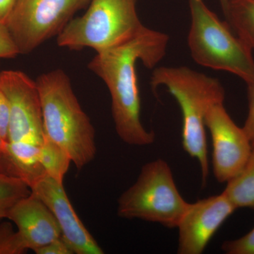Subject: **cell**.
I'll return each mask as SVG.
<instances>
[{
	"mask_svg": "<svg viewBox=\"0 0 254 254\" xmlns=\"http://www.w3.org/2000/svg\"><path fill=\"white\" fill-rule=\"evenodd\" d=\"M169 36L143 27L120 46L96 53L88 68L101 78L111 96L112 115L117 133L127 144L145 146L154 143V132L148 131L141 120V98L136 64L155 68L166 54Z\"/></svg>",
	"mask_w": 254,
	"mask_h": 254,
	"instance_id": "1",
	"label": "cell"
},
{
	"mask_svg": "<svg viewBox=\"0 0 254 254\" xmlns=\"http://www.w3.org/2000/svg\"><path fill=\"white\" fill-rule=\"evenodd\" d=\"M45 135L67 152L77 170L94 160L95 130L77 99L69 77L55 69L36 80Z\"/></svg>",
	"mask_w": 254,
	"mask_h": 254,
	"instance_id": "2",
	"label": "cell"
},
{
	"mask_svg": "<svg viewBox=\"0 0 254 254\" xmlns=\"http://www.w3.org/2000/svg\"><path fill=\"white\" fill-rule=\"evenodd\" d=\"M154 91L165 86L177 100L182 115V145L199 163L203 187L209 175L205 116L209 108L224 103L225 91L220 82L185 66H160L152 73Z\"/></svg>",
	"mask_w": 254,
	"mask_h": 254,
	"instance_id": "3",
	"label": "cell"
},
{
	"mask_svg": "<svg viewBox=\"0 0 254 254\" xmlns=\"http://www.w3.org/2000/svg\"><path fill=\"white\" fill-rule=\"evenodd\" d=\"M189 4L188 46L193 60L205 67L233 73L245 83L250 81L254 75L253 50L203 0H189Z\"/></svg>",
	"mask_w": 254,
	"mask_h": 254,
	"instance_id": "4",
	"label": "cell"
},
{
	"mask_svg": "<svg viewBox=\"0 0 254 254\" xmlns=\"http://www.w3.org/2000/svg\"><path fill=\"white\" fill-rule=\"evenodd\" d=\"M90 1L86 13L71 18L57 36L58 46L101 53L131 39L145 26L137 13V0Z\"/></svg>",
	"mask_w": 254,
	"mask_h": 254,
	"instance_id": "5",
	"label": "cell"
},
{
	"mask_svg": "<svg viewBox=\"0 0 254 254\" xmlns=\"http://www.w3.org/2000/svg\"><path fill=\"white\" fill-rule=\"evenodd\" d=\"M118 215L125 219H140L177 227L190 203L184 199L168 164L162 160L142 167L134 184L120 195Z\"/></svg>",
	"mask_w": 254,
	"mask_h": 254,
	"instance_id": "6",
	"label": "cell"
},
{
	"mask_svg": "<svg viewBox=\"0 0 254 254\" xmlns=\"http://www.w3.org/2000/svg\"><path fill=\"white\" fill-rule=\"evenodd\" d=\"M90 0H16L6 25L20 54H29L63 31Z\"/></svg>",
	"mask_w": 254,
	"mask_h": 254,
	"instance_id": "7",
	"label": "cell"
},
{
	"mask_svg": "<svg viewBox=\"0 0 254 254\" xmlns=\"http://www.w3.org/2000/svg\"><path fill=\"white\" fill-rule=\"evenodd\" d=\"M0 88L10 105L6 145L41 146L45 132L36 81L19 70H4L0 71Z\"/></svg>",
	"mask_w": 254,
	"mask_h": 254,
	"instance_id": "8",
	"label": "cell"
},
{
	"mask_svg": "<svg viewBox=\"0 0 254 254\" xmlns=\"http://www.w3.org/2000/svg\"><path fill=\"white\" fill-rule=\"evenodd\" d=\"M205 123L211 136L214 176L220 183H227L243 170L253 148L245 130L233 121L224 103L209 108Z\"/></svg>",
	"mask_w": 254,
	"mask_h": 254,
	"instance_id": "9",
	"label": "cell"
},
{
	"mask_svg": "<svg viewBox=\"0 0 254 254\" xmlns=\"http://www.w3.org/2000/svg\"><path fill=\"white\" fill-rule=\"evenodd\" d=\"M237 209L223 192L190 203L177 227V253H203L212 237Z\"/></svg>",
	"mask_w": 254,
	"mask_h": 254,
	"instance_id": "10",
	"label": "cell"
},
{
	"mask_svg": "<svg viewBox=\"0 0 254 254\" xmlns=\"http://www.w3.org/2000/svg\"><path fill=\"white\" fill-rule=\"evenodd\" d=\"M31 190L54 215L61 230L62 237L73 254H104L75 211L63 184L45 175L32 185Z\"/></svg>",
	"mask_w": 254,
	"mask_h": 254,
	"instance_id": "11",
	"label": "cell"
},
{
	"mask_svg": "<svg viewBox=\"0 0 254 254\" xmlns=\"http://www.w3.org/2000/svg\"><path fill=\"white\" fill-rule=\"evenodd\" d=\"M6 219L16 225L28 250L35 252L62 237L54 215L33 192L13 206Z\"/></svg>",
	"mask_w": 254,
	"mask_h": 254,
	"instance_id": "12",
	"label": "cell"
},
{
	"mask_svg": "<svg viewBox=\"0 0 254 254\" xmlns=\"http://www.w3.org/2000/svg\"><path fill=\"white\" fill-rule=\"evenodd\" d=\"M223 13L235 34L254 50V0H229Z\"/></svg>",
	"mask_w": 254,
	"mask_h": 254,
	"instance_id": "13",
	"label": "cell"
},
{
	"mask_svg": "<svg viewBox=\"0 0 254 254\" xmlns=\"http://www.w3.org/2000/svg\"><path fill=\"white\" fill-rule=\"evenodd\" d=\"M223 193L237 208L254 210V150L243 170L227 182Z\"/></svg>",
	"mask_w": 254,
	"mask_h": 254,
	"instance_id": "14",
	"label": "cell"
},
{
	"mask_svg": "<svg viewBox=\"0 0 254 254\" xmlns=\"http://www.w3.org/2000/svg\"><path fill=\"white\" fill-rule=\"evenodd\" d=\"M39 161L46 175L60 184L72 163L67 152L46 135L40 148Z\"/></svg>",
	"mask_w": 254,
	"mask_h": 254,
	"instance_id": "15",
	"label": "cell"
},
{
	"mask_svg": "<svg viewBox=\"0 0 254 254\" xmlns=\"http://www.w3.org/2000/svg\"><path fill=\"white\" fill-rule=\"evenodd\" d=\"M31 193V189L22 180L0 173V222L7 218L16 203Z\"/></svg>",
	"mask_w": 254,
	"mask_h": 254,
	"instance_id": "16",
	"label": "cell"
},
{
	"mask_svg": "<svg viewBox=\"0 0 254 254\" xmlns=\"http://www.w3.org/2000/svg\"><path fill=\"white\" fill-rule=\"evenodd\" d=\"M27 247L18 230L9 222H0V254H23Z\"/></svg>",
	"mask_w": 254,
	"mask_h": 254,
	"instance_id": "17",
	"label": "cell"
},
{
	"mask_svg": "<svg viewBox=\"0 0 254 254\" xmlns=\"http://www.w3.org/2000/svg\"><path fill=\"white\" fill-rule=\"evenodd\" d=\"M221 250L227 254H254V227L240 238L224 242Z\"/></svg>",
	"mask_w": 254,
	"mask_h": 254,
	"instance_id": "18",
	"label": "cell"
},
{
	"mask_svg": "<svg viewBox=\"0 0 254 254\" xmlns=\"http://www.w3.org/2000/svg\"><path fill=\"white\" fill-rule=\"evenodd\" d=\"M10 120L9 100L0 88V152L2 151L8 141Z\"/></svg>",
	"mask_w": 254,
	"mask_h": 254,
	"instance_id": "19",
	"label": "cell"
},
{
	"mask_svg": "<svg viewBox=\"0 0 254 254\" xmlns=\"http://www.w3.org/2000/svg\"><path fill=\"white\" fill-rule=\"evenodd\" d=\"M18 55L19 50L6 23H0V59H11Z\"/></svg>",
	"mask_w": 254,
	"mask_h": 254,
	"instance_id": "20",
	"label": "cell"
},
{
	"mask_svg": "<svg viewBox=\"0 0 254 254\" xmlns=\"http://www.w3.org/2000/svg\"><path fill=\"white\" fill-rule=\"evenodd\" d=\"M247 96H248V114L245 125L242 128L247 133L254 150V75L247 81Z\"/></svg>",
	"mask_w": 254,
	"mask_h": 254,
	"instance_id": "21",
	"label": "cell"
},
{
	"mask_svg": "<svg viewBox=\"0 0 254 254\" xmlns=\"http://www.w3.org/2000/svg\"><path fill=\"white\" fill-rule=\"evenodd\" d=\"M37 254H73V251L63 237L57 239L48 245L35 251Z\"/></svg>",
	"mask_w": 254,
	"mask_h": 254,
	"instance_id": "22",
	"label": "cell"
},
{
	"mask_svg": "<svg viewBox=\"0 0 254 254\" xmlns=\"http://www.w3.org/2000/svg\"><path fill=\"white\" fill-rule=\"evenodd\" d=\"M16 0H0V23H6L9 17Z\"/></svg>",
	"mask_w": 254,
	"mask_h": 254,
	"instance_id": "23",
	"label": "cell"
},
{
	"mask_svg": "<svg viewBox=\"0 0 254 254\" xmlns=\"http://www.w3.org/2000/svg\"><path fill=\"white\" fill-rule=\"evenodd\" d=\"M229 0H220V4H221V7L222 11H225L226 9L227 4H228Z\"/></svg>",
	"mask_w": 254,
	"mask_h": 254,
	"instance_id": "24",
	"label": "cell"
}]
</instances>
